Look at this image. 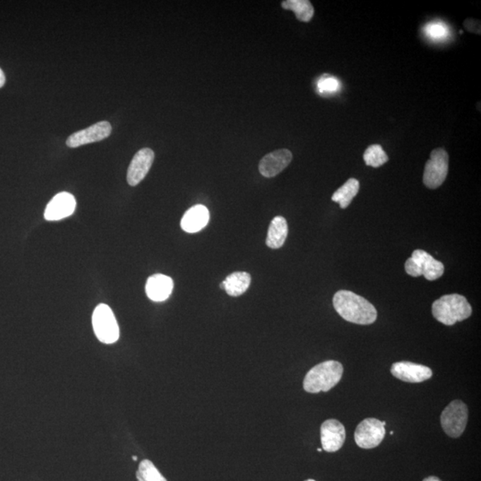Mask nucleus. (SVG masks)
<instances>
[{
    "label": "nucleus",
    "mask_w": 481,
    "mask_h": 481,
    "mask_svg": "<svg viewBox=\"0 0 481 481\" xmlns=\"http://www.w3.org/2000/svg\"><path fill=\"white\" fill-rule=\"evenodd\" d=\"M391 374L405 383L419 384L432 376V371L422 364L402 361L392 364Z\"/></svg>",
    "instance_id": "nucleus-11"
},
{
    "label": "nucleus",
    "mask_w": 481,
    "mask_h": 481,
    "mask_svg": "<svg viewBox=\"0 0 481 481\" xmlns=\"http://www.w3.org/2000/svg\"><path fill=\"white\" fill-rule=\"evenodd\" d=\"M425 33L432 40H441L448 36L449 30L441 23H432L425 27Z\"/></svg>",
    "instance_id": "nucleus-23"
},
{
    "label": "nucleus",
    "mask_w": 481,
    "mask_h": 481,
    "mask_svg": "<svg viewBox=\"0 0 481 481\" xmlns=\"http://www.w3.org/2000/svg\"><path fill=\"white\" fill-rule=\"evenodd\" d=\"M282 8L291 10L299 21L304 23L309 22L315 13L311 2L309 0H286L282 2Z\"/></svg>",
    "instance_id": "nucleus-20"
},
{
    "label": "nucleus",
    "mask_w": 481,
    "mask_h": 481,
    "mask_svg": "<svg viewBox=\"0 0 481 481\" xmlns=\"http://www.w3.org/2000/svg\"><path fill=\"white\" fill-rule=\"evenodd\" d=\"M112 133V126L108 121L97 122L83 131L73 133L66 140L68 148H77L81 146L102 141Z\"/></svg>",
    "instance_id": "nucleus-8"
},
{
    "label": "nucleus",
    "mask_w": 481,
    "mask_h": 481,
    "mask_svg": "<svg viewBox=\"0 0 481 481\" xmlns=\"http://www.w3.org/2000/svg\"><path fill=\"white\" fill-rule=\"evenodd\" d=\"M385 425L386 422H381L378 419H364L357 425L355 432V441L357 445L364 449L376 448L386 434Z\"/></svg>",
    "instance_id": "nucleus-7"
},
{
    "label": "nucleus",
    "mask_w": 481,
    "mask_h": 481,
    "mask_svg": "<svg viewBox=\"0 0 481 481\" xmlns=\"http://www.w3.org/2000/svg\"><path fill=\"white\" fill-rule=\"evenodd\" d=\"M132 458H133V460H134V461L138 460V457H136V456H133Z\"/></svg>",
    "instance_id": "nucleus-28"
},
{
    "label": "nucleus",
    "mask_w": 481,
    "mask_h": 481,
    "mask_svg": "<svg viewBox=\"0 0 481 481\" xmlns=\"http://www.w3.org/2000/svg\"><path fill=\"white\" fill-rule=\"evenodd\" d=\"M306 481H316V480H314L312 479H309V480H307Z\"/></svg>",
    "instance_id": "nucleus-30"
},
{
    "label": "nucleus",
    "mask_w": 481,
    "mask_h": 481,
    "mask_svg": "<svg viewBox=\"0 0 481 481\" xmlns=\"http://www.w3.org/2000/svg\"><path fill=\"white\" fill-rule=\"evenodd\" d=\"M468 408L461 400H453L443 410L440 422L444 432L451 438L463 434L468 422Z\"/></svg>",
    "instance_id": "nucleus-5"
},
{
    "label": "nucleus",
    "mask_w": 481,
    "mask_h": 481,
    "mask_svg": "<svg viewBox=\"0 0 481 481\" xmlns=\"http://www.w3.org/2000/svg\"><path fill=\"white\" fill-rule=\"evenodd\" d=\"M174 287L173 280L168 275L156 274L150 276L146 282V292L153 302H162L169 299Z\"/></svg>",
    "instance_id": "nucleus-14"
},
{
    "label": "nucleus",
    "mask_w": 481,
    "mask_h": 481,
    "mask_svg": "<svg viewBox=\"0 0 481 481\" xmlns=\"http://www.w3.org/2000/svg\"><path fill=\"white\" fill-rule=\"evenodd\" d=\"M449 157L443 148L433 150L426 162L424 183L429 189H438L445 182L449 173Z\"/></svg>",
    "instance_id": "nucleus-6"
},
{
    "label": "nucleus",
    "mask_w": 481,
    "mask_h": 481,
    "mask_svg": "<svg viewBox=\"0 0 481 481\" xmlns=\"http://www.w3.org/2000/svg\"><path fill=\"white\" fill-rule=\"evenodd\" d=\"M333 307L344 320L357 325H371L377 319V310L368 300L350 291L337 292Z\"/></svg>",
    "instance_id": "nucleus-1"
},
{
    "label": "nucleus",
    "mask_w": 481,
    "mask_h": 481,
    "mask_svg": "<svg viewBox=\"0 0 481 481\" xmlns=\"http://www.w3.org/2000/svg\"><path fill=\"white\" fill-rule=\"evenodd\" d=\"M5 83H6L5 74L4 73H3V71L0 69V88L4 86Z\"/></svg>",
    "instance_id": "nucleus-25"
},
{
    "label": "nucleus",
    "mask_w": 481,
    "mask_h": 481,
    "mask_svg": "<svg viewBox=\"0 0 481 481\" xmlns=\"http://www.w3.org/2000/svg\"><path fill=\"white\" fill-rule=\"evenodd\" d=\"M210 220V213L207 207L197 204L184 214L182 220V228L186 233H197L207 226Z\"/></svg>",
    "instance_id": "nucleus-16"
},
{
    "label": "nucleus",
    "mask_w": 481,
    "mask_h": 481,
    "mask_svg": "<svg viewBox=\"0 0 481 481\" xmlns=\"http://www.w3.org/2000/svg\"><path fill=\"white\" fill-rule=\"evenodd\" d=\"M76 209V200L73 194L63 192L50 201L44 213L47 220L57 221L71 216Z\"/></svg>",
    "instance_id": "nucleus-12"
},
{
    "label": "nucleus",
    "mask_w": 481,
    "mask_h": 481,
    "mask_svg": "<svg viewBox=\"0 0 481 481\" xmlns=\"http://www.w3.org/2000/svg\"><path fill=\"white\" fill-rule=\"evenodd\" d=\"M321 442L323 449L333 453L343 448L346 439V431L338 420L329 419L321 426Z\"/></svg>",
    "instance_id": "nucleus-9"
},
{
    "label": "nucleus",
    "mask_w": 481,
    "mask_h": 481,
    "mask_svg": "<svg viewBox=\"0 0 481 481\" xmlns=\"http://www.w3.org/2000/svg\"><path fill=\"white\" fill-rule=\"evenodd\" d=\"M288 235V224L285 218L275 217L269 225L266 244L271 249H279L285 244Z\"/></svg>",
    "instance_id": "nucleus-18"
},
{
    "label": "nucleus",
    "mask_w": 481,
    "mask_h": 481,
    "mask_svg": "<svg viewBox=\"0 0 481 481\" xmlns=\"http://www.w3.org/2000/svg\"><path fill=\"white\" fill-rule=\"evenodd\" d=\"M473 309L468 300L462 295H449L437 299L432 305V314L436 320L446 326L469 319Z\"/></svg>",
    "instance_id": "nucleus-3"
},
{
    "label": "nucleus",
    "mask_w": 481,
    "mask_h": 481,
    "mask_svg": "<svg viewBox=\"0 0 481 481\" xmlns=\"http://www.w3.org/2000/svg\"><path fill=\"white\" fill-rule=\"evenodd\" d=\"M251 281V275L247 272H234L228 275L221 283L220 287L232 297H237L244 295L250 287Z\"/></svg>",
    "instance_id": "nucleus-17"
},
{
    "label": "nucleus",
    "mask_w": 481,
    "mask_h": 481,
    "mask_svg": "<svg viewBox=\"0 0 481 481\" xmlns=\"http://www.w3.org/2000/svg\"><path fill=\"white\" fill-rule=\"evenodd\" d=\"M138 473L143 481H167L149 460H143L140 463Z\"/></svg>",
    "instance_id": "nucleus-22"
},
{
    "label": "nucleus",
    "mask_w": 481,
    "mask_h": 481,
    "mask_svg": "<svg viewBox=\"0 0 481 481\" xmlns=\"http://www.w3.org/2000/svg\"><path fill=\"white\" fill-rule=\"evenodd\" d=\"M292 160V153L288 149L276 150L261 159L259 170L265 177H274L287 168Z\"/></svg>",
    "instance_id": "nucleus-13"
},
{
    "label": "nucleus",
    "mask_w": 481,
    "mask_h": 481,
    "mask_svg": "<svg viewBox=\"0 0 481 481\" xmlns=\"http://www.w3.org/2000/svg\"><path fill=\"white\" fill-rule=\"evenodd\" d=\"M424 481H441V480H440L438 477L431 476L426 477V479H424Z\"/></svg>",
    "instance_id": "nucleus-26"
},
{
    "label": "nucleus",
    "mask_w": 481,
    "mask_h": 481,
    "mask_svg": "<svg viewBox=\"0 0 481 481\" xmlns=\"http://www.w3.org/2000/svg\"><path fill=\"white\" fill-rule=\"evenodd\" d=\"M364 160L367 166L379 168L388 162V157L380 145H372L364 152Z\"/></svg>",
    "instance_id": "nucleus-21"
},
{
    "label": "nucleus",
    "mask_w": 481,
    "mask_h": 481,
    "mask_svg": "<svg viewBox=\"0 0 481 481\" xmlns=\"http://www.w3.org/2000/svg\"><path fill=\"white\" fill-rule=\"evenodd\" d=\"M92 323L95 336L101 343L112 344L119 340L118 323L110 307L99 304L94 310Z\"/></svg>",
    "instance_id": "nucleus-4"
},
{
    "label": "nucleus",
    "mask_w": 481,
    "mask_h": 481,
    "mask_svg": "<svg viewBox=\"0 0 481 481\" xmlns=\"http://www.w3.org/2000/svg\"><path fill=\"white\" fill-rule=\"evenodd\" d=\"M319 88L323 93H333L340 88V83L336 78L333 76H325L321 78L319 83Z\"/></svg>",
    "instance_id": "nucleus-24"
},
{
    "label": "nucleus",
    "mask_w": 481,
    "mask_h": 481,
    "mask_svg": "<svg viewBox=\"0 0 481 481\" xmlns=\"http://www.w3.org/2000/svg\"><path fill=\"white\" fill-rule=\"evenodd\" d=\"M322 450H323L322 449H317V451L322 452Z\"/></svg>",
    "instance_id": "nucleus-29"
},
{
    "label": "nucleus",
    "mask_w": 481,
    "mask_h": 481,
    "mask_svg": "<svg viewBox=\"0 0 481 481\" xmlns=\"http://www.w3.org/2000/svg\"><path fill=\"white\" fill-rule=\"evenodd\" d=\"M136 479H138V481H143L138 472H136Z\"/></svg>",
    "instance_id": "nucleus-27"
},
{
    "label": "nucleus",
    "mask_w": 481,
    "mask_h": 481,
    "mask_svg": "<svg viewBox=\"0 0 481 481\" xmlns=\"http://www.w3.org/2000/svg\"><path fill=\"white\" fill-rule=\"evenodd\" d=\"M411 258L418 265L421 275H424L429 281H434V280L441 278L444 274V265L437 261L428 252L415 250L412 252Z\"/></svg>",
    "instance_id": "nucleus-15"
},
{
    "label": "nucleus",
    "mask_w": 481,
    "mask_h": 481,
    "mask_svg": "<svg viewBox=\"0 0 481 481\" xmlns=\"http://www.w3.org/2000/svg\"><path fill=\"white\" fill-rule=\"evenodd\" d=\"M360 186L358 180L350 179L333 194L332 200L333 202L339 203L342 209H346L352 202L354 197L357 196L358 191H360Z\"/></svg>",
    "instance_id": "nucleus-19"
},
{
    "label": "nucleus",
    "mask_w": 481,
    "mask_h": 481,
    "mask_svg": "<svg viewBox=\"0 0 481 481\" xmlns=\"http://www.w3.org/2000/svg\"><path fill=\"white\" fill-rule=\"evenodd\" d=\"M153 160L155 153L152 149L143 148L136 153L128 170L127 180L129 186H138L145 179L151 169Z\"/></svg>",
    "instance_id": "nucleus-10"
},
{
    "label": "nucleus",
    "mask_w": 481,
    "mask_h": 481,
    "mask_svg": "<svg viewBox=\"0 0 481 481\" xmlns=\"http://www.w3.org/2000/svg\"><path fill=\"white\" fill-rule=\"evenodd\" d=\"M343 374L342 364L334 360L326 361L309 370L303 381V388L309 393L329 391L339 384Z\"/></svg>",
    "instance_id": "nucleus-2"
}]
</instances>
